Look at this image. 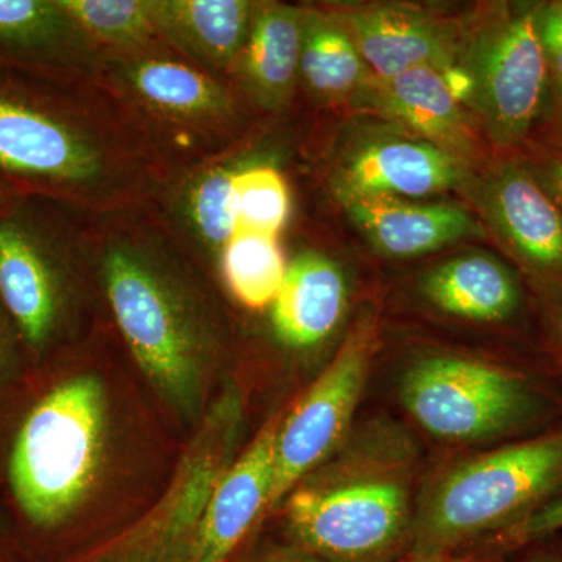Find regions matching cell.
<instances>
[{
    "mask_svg": "<svg viewBox=\"0 0 562 562\" xmlns=\"http://www.w3.org/2000/svg\"><path fill=\"white\" fill-rule=\"evenodd\" d=\"M412 453L397 439L351 447L286 501L288 527L301 549L328 562H397L412 539Z\"/></svg>",
    "mask_w": 562,
    "mask_h": 562,
    "instance_id": "6da1fadb",
    "label": "cell"
},
{
    "mask_svg": "<svg viewBox=\"0 0 562 562\" xmlns=\"http://www.w3.org/2000/svg\"><path fill=\"white\" fill-rule=\"evenodd\" d=\"M562 495V428L462 461L414 514L406 557H441L514 527Z\"/></svg>",
    "mask_w": 562,
    "mask_h": 562,
    "instance_id": "7a4b0ae2",
    "label": "cell"
},
{
    "mask_svg": "<svg viewBox=\"0 0 562 562\" xmlns=\"http://www.w3.org/2000/svg\"><path fill=\"white\" fill-rule=\"evenodd\" d=\"M109 405L101 380H66L25 417L10 457V482L22 513L57 527L90 497L105 461Z\"/></svg>",
    "mask_w": 562,
    "mask_h": 562,
    "instance_id": "3957f363",
    "label": "cell"
},
{
    "mask_svg": "<svg viewBox=\"0 0 562 562\" xmlns=\"http://www.w3.org/2000/svg\"><path fill=\"white\" fill-rule=\"evenodd\" d=\"M103 280L140 371L173 408L194 412L202 398L209 350L202 325L179 284L154 254L131 241L110 244Z\"/></svg>",
    "mask_w": 562,
    "mask_h": 562,
    "instance_id": "277c9868",
    "label": "cell"
},
{
    "mask_svg": "<svg viewBox=\"0 0 562 562\" xmlns=\"http://www.w3.org/2000/svg\"><path fill=\"white\" fill-rule=\"evenodd\" d=\"M401 401L425 431L443 441H490L531 427L546 398L520 373L454 355L414 362Z\"/></svg>",
    "mask_w": 562,
    "mask_h": 562,
    "instance_id": "5b68a950",
    "label": "cell"
},
{
    "mask_svg": "<svg viewBox=\"0 0 562 562\" xmlns=\"http://www.w3.org/2000/svg\"><path fill=\"white\" fill-rule=\"evenodd\" d=\"M464 66L491 138L502 146L519 143L541 111L549 79L538 9L516 7L492 16L476 32Z\"/></svg>",
    "mask_w": 562,
    "mask_h": 562,
    "instance_id": "8992f818",
    "label": "cell"
},
{
    "mask_svg": "<svg viewBox=\"0 0 562 562\" xmlns=\"http://www.w3.org/2000/svg\"><path fill=\"white\" fill-rule=\"evenodd\" d=\"M373 351L372 322H358L319 379L281 419L266 513L277 508L341 443L361 401Z\"/></svg>",
    "mask_w": 562,
    "mask_h": 562,
    "instance_id": "52a82bcc",
    "label": "cell"
},
{
    "mask_svg": "<svg viewBox=\"0 0 562 562\" xmlns=\"http://www.w3.org/2000/svg\"><path fill=\"white\" fill-rule=\"evenodd\" d=\"M110 169L105 147L79 122L0 87V171L76 194Z\"/></svg>",
    "mask_w": 562,
    "mask_h": 562,
    "instance_id": "ba28073f",
    "label": "cell"
},
{
    "mask_svg": "<svg viewBox=\"0 0 562 562\" xmlns=\"http://www.w3.org/2000/svg\"><path fill=\"white\" fill-rule=\"evenodd\" d=\"M220 476L213 462L181 458L154 508L88 562H199L202 520Z\"/></svg>",
    "mask_w": 562,
    "mask_h": 562,
    "instance_id": "9c48e42d",
    "label": "cell"
},
{
    "mask_svg": "<svg viewBox=\"0 0 562 562\" xmlns=\"http://www.w3.org/2000/svg\"><path fill=\"white\" fill-rule=\"evenodd\" d=\"M469 179L460 155L428 140L382 139L355 151L335 180V192L382 198H427Z\"/></svg>",
    "mask_w": 562,
    "mask_h": 562,
    "instance_id": "30bf717a",
    "label": "cell"
},
{
    "mask_svg": "<svg viewBox=\"0 0 562 562\" xmlns=\"http://www.w3.org/2000/svg\"><path fill=\"white\" fill-rule=\"evenodd\" d=\"M487 220L514 254L541 273L562 272V210L535 172L506 162L484 183Z\"/></svg>",
    "mask_w": 562,
    "mask_h": 562,
    "instance_id": "8fae6325",
    "label": "cell"
},
{
    "mask_svg": "<svg viewBox=\"0 0 562 562\" xmlns=\"http://www.w3.org/2000/svg\"><path fill=\"white\" fill-rule=\"evenodd\" d=\"M351 222L387 258H416L465 238H483L471 213L450 203H414L336 192Z\"/></svg>",
    "mask_w": 562,
    "mask_h": 562,
    "instance_id": "7c38bea8",
    "label": "cell"
},
{
    "mask_svg": "<svg viewBox=\"0 0 562 562\" xmlns=\"http://www.w3.org/2000/svg\"><path fill=\"white\" fill-rule=\"evenodd\" d=\"M281 414H273L249 449L221 476L205 509L199 562H227L268 508Z\"/></svg>",
    "mask_w": 562,
    "mask_h": 562,
    "instance_id": "4fadbf2b",
    "label": "cell"
},
{
    "mask_svg": "<svg viewBox=\"0 0 562 562\" xmlns=\"http://www.w3.org/2000/svg\"><path fill=\"white\" fill-rule=\"evenodd\" d=\"M344 24L379 81L424 66L443 69L457 63L452 29L419 10L366 7L347 14Z\"/></svg>",
    "mask_w": 562,
    "mask_h": 562,
    "instance_id": "5bb4252c",
    "label": "cell"
},
{
    "mask_svg": "<svg viewBox=\"0 0 562 562\" xmlns=\"http://www.w3.org/2000/svg\"><path fill=\"white\" fill-rule=\"evenodd\" d=\"M0 297L25 341H49L61 306L57 271L38 233L14 217L0 221Z\"/></svg>",
    "mask_w": 562,
    "mask_h": 562,
    "instance_id": "9a60e30c",
    "label": "cell"
},
{
    "mask_svg": "<svg viewBox=\"0 0 562 562\" xmlns=\"http://www.w3.org/2000/svg\"><path fill=\"white\" fill-rule=\"evenodd\" d=\"M347 284L339 266L319 251H303L288 265L272 303L277 336L291 349H312L330 338L341 322Z\"/></svg>",
    "mask_w": 562,
    "mask_h": 562,
    "instance_id": "2e32d148",
    "label": "cell"
},
{
    "mask_svg": "<svg viewBox=\"0 0 562 562\" xmlns=\"http://www.w3.org/2000/svg\"><path fill=\"white\" fill-rule=\"evenodd\" d=\"M121 80L150 113L183 127H213L233 111L232 98L220 81L162 55L122 66Z\"/></svg>",
    "mask_w": 562,
    "mask_h": 562,
    "instance_id": "e0dca14e",
    "label": "cell"
},
{
    "mask_svg": "<svg viewBox=\"0 0 562 562\" xmlns=\"http://www.w3.org/2000/svg\"><path fill=\"white\" fill-rule=\"evenodd\" d=\"M422 294L441 312L473 322L508 321L522 294L516 277L492 255H460L442 262L422 280Z\"/></svg>",
    "mask_w": 562,
    "mask_h": 562,
    "instance_id": "ac0fdd59",
    "label": "cell"
},
{
    "mask_svg": "<svg viewBox=\"0 0 562 562\" xmlns=\"http://www.w3.org/2000/svg\"><path fill=\"white\" fill-rule=\"evenodd\" d=\"M302 10L268 5L258 10L244 49V77L261 105L277 109L290 98L301 72Z\"/></svg>",
    "mask_w": 562,
    "mask_h": 562,
    "instance_id": "d6986e66",
    "label": "cell"
},
{
    "mask_svg": "<svg viewBox=\"0 0 562 562\" xmlns=\"http://www.w3.org/2000/svg\"><path fill=\"white\" fill-rule=\"evenodd\" d=\"M154 9L158 32L217 68L238 57L254 22L244 0H162Z\"/></svg>",
    "mask_w": 562,
    "mask_h": 562,
    "instance_id": "ffe728a7",
    "label": "cell"
},
{
    "mask_svg": "<svg viewBox=\"0 0 562 562\" xmlns=\"http://www.w3.org/2000/svg\"><path fill=\"white\" fill-rule=\"evenodd\" d=\"M380 106L419 132L428 143L460 155L471 150V135L461 105L450 94L441 69L416 68L379 81Z\"/></svg>",
    "mask_w": 562,
    "mask_h": 562,
    "instance_id": "44dd1931",
    "label": "cell"
},
{
    "mask_svg": "<svg viewBox=\"0 0 562 562\" xmlns=\"http://www.w3.org/2000/svg\"><path fill=\"white\" fill-rule=\"evenodd\" d=\"M368 66L349 31L322 14H305L301 72L324 99H342L364 85Z\"/></svg>",
    "mask_w": 562,
    "mask_h": 562,
    "instance_id": "7402d4cb",
    "label": "cell"
},
{
    "mask_svg": "<svg viewBox=\"0 0 562 562\" xmlns=\"http://www.w3.org/2000/svg\"><path fill=\"white\" fill-rule=\"evenodd\" d=\"M222 276L236 301L249 310L272 306L288 265L276 236L238 232L222 250Z\"/></svg>",
    "mask_w": 562,
    "mask_h": 562,
    "instance_id": "603a6c76",
    "label": "cell"
},
{
    "mask_svg": "<svg viewBox=\"0 0 562 562\" xmlns=\"http://www.w3.org/2000/svg\"><path fill=\"white\" fill-rule=\"evenodd\" d=\"M81 31L120 46H135L158 32L154 2L147 0H58Z\"/></svg>",
    "mask_w": 562,
    "mask_h": 562,
    "instance_id": "cb8c5ba5",
    "label": "cell"
},
{
    "mask_svg": "<svg viewBox=\"0 0 562 562\" xmlns=\"http://www.w3.org/2000/svg\"><path fill=\"white\" fill-rule=\"evenodd\" d=\"M235 194L238 232L277 238L290 214V194L281 173L269 166L238 169Z\"/></svg>",
    "mask_w": 562,
    "mask_h": 562,
    "instance_id": "d4e9b609",
    "label": "cell"
},
{
    "mask_svg": "<svg viewBox=\"0 0 562 562\" xmlns=\"http://www.w3.org/2000/svg\"><path fill=\"white\" fill-rule=\"evenodd\" d=\"M238 169L213 168L194 184L190 198L192 227L203 244L224 250L238 233L235 177Z\"/></svg>",
    "mask_w": 562,
    "mask_h": 562,
    "instance_id": "484cf974",
    "label": "cell"
},
{
    "mask_svg": "<svg viewBox=\"0 0 562 562\" xmlns=\"http://www.w3.org/2000/svg\"><path fill=\"white\" fill-rule=\"evenodd\" d=\"M74 25L58 2L46 0H0V41L35 46L55 38Z\"/></svg>",
    "mask_w": 562,
    "mask_h": 562,
    "instance_id": "4316f807",
    "label": "cell"
},
{
    "mask_svg": "<svg viewBox=\"0 0 562 562\" xmlns=\"http://www.w3.org/2000/svg\"><path fill=\"white\" fill-rule=\"evenodd\" d=\"M560 530H562V495L546 503L522 522L495 536L492 546L498 547L505 553H512L549 539Z\"/></svg>",
    "mask_w": 562,
    "mask_h": 562,
    "instance_id": "83f0119b",
    "label": "cell"
},
{
    "mask_svg": "<svg viewBox=\"0 0 562 562\" xmlns=\"http://www.w3.org/2000/svg\"><path fill=\"white\" fill-rule=\"evenodd\" d=\"M538 33L547 66L562 87V2L538 9Z\"/></svg>",
    "mask_w": 562,
    "mask_h": 562,
    "instance_id": "f1b7e54d",
    "label": "cell"
},
{
    "mask_svg": "<svg viewBox=\"0 0 562 562\" xmlns=\"http://www.w3.org/2000/svg\"><path fill=\"white\" fill-rule=\"evenodd\" d=\"M443 81L449 88L450 94L453 95L454 101L460 103H473L475 99V81H473L471 72L465 69L464 65L447 66L441 69Z\"/></svg>",
    "mask_w": 562,
    "mask_h": 562,
    "instance_id": "f546056e",
    "label": "cell"
},
{
    "mask_svg": "<svg viewBox=\"0 0 562 562\" xmlns=\"http://www.w3.org/2000/svg\"><path fill=\"white\" fill-rule=\"evenodd\" d=\"M505 554L503 550L491 546L484 552H461L453 554H441V557H405L397 562H502Z\"/></svg>",
    "mask_w": 562,
    "mask_h": 562,
    "instance_id": "4dcf8cb0",
    "label": "cell"
},
{
    "mask_svg": "<svg viewBox=\"0 0 562 562\" xmlns=\"http://www.w3.org/2000/svg\"><path fill=\"white\" fill-rule=\"evenodd\" d=\"M538 179L562 210V154H557L543 162L542 169H539Z\"/></svg>",
    "mask_w": 562,
    "mask_h": 562,
    "instance_id": "1f68e13d",
    "label": "cell"
},
{
    "mask_svg": "<svg viewBox=\"0 0 562 562\" xmlns=\"http://www.w3.org/2000/svg\"><path fill=\"white\" fill-rule=\"evenodd\" d=\"M255 562H328L322 560V558L316 557V554L306 552V550L301 549V547H295V549L288 550H277V552H272L266 554V557L260 558V560Z\"/></svg>",
    "mask_w": 562,
    "mask_h": 562,
    "instance_id": "d6a6232c",
    "label": "cell"
},
{
    "mask_svg": "<svg viewBox=\"0 0 562 562\" xmlns=\"http://www.w3.org/2000/svg\"><path fill=\"white\" fill-rule=\"evenodd\" d=\"M520 562H562V550L552 546L535 547Z\"/></svg>",
    "mask_w": 562,
    "mask_h": 562,
    "instance_id": "836d02e7",
    "label": "cell"
},
{
    "mask_svg": "<svg viewBox=\"0 0 562 562\" xmlns=\"http://www.w3.org/2000/svg\"><path fill=\"white\" fill-rule=\"evenodd\" d=\"M2 355H3V335H2V328H0V361H2Z\"/></svg>",
    "mask_w": 562,
    "mask_h": 562,
    "instance_id": "e575fe53",
    "label": "cell"
},
{
    "mask_svg": "<svg viewBox=\"0 0 562 562\" xmlns=\"http://www.w3.org/2000/svg\"><path fill=\"white\" fill-rule=\"evenodd\" d=\"M3 202H5V192L0 188V205H2Z\"/></svg>",
    "mask_w": 562,
    "mask_h": 562,
    "instance_id": "d590c367",
    "label": "cell"
},
{
    "mask_svg": "<svg viewBox=\"0 0 562 562\" xmlns=\"http://www.w3.org/2000/svg\"><path fill=\"white\" fill-rule=\"evenodd\" d=\"M560 94H561V105H562V87H560Z\"/></svg>",
    "mask_w": 562,
    "mask_h": 562,
    "instance_id": "8d00e7d4",
    "label": "cell"
}]
</instances>
